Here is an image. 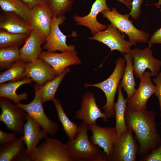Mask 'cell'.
I'll return each mask as SVG.
<instances>
[{
	"label": "cell",
	"mask_w": 161,
	"mask_h": 161,
	"mask_svg": "<svg viewBox=\"0 0 161 161\" xmlns=\"http://www.w3.org/2000/svg\"><path fill=\"white\" fill-rule=\"evenodd\" d=\"M155 111L147 109L134 111L127 106L125 114L126 125L134 133L139 145V158L148 154L161 143L157 129Z\"/></svg>",
	"instance_id": "6da1fadb"
},
{
	"label": "cell",
	"mask_w": 161,
	"mask_h": 161,
	"mask_svg": "<svg viewBox=\"0 0 161 161\" xmlns=\"http://www.w3.org/2000/svg\"><path fill=\"white\" fill-rule=\"evenodd\" d=\"M88 129L87 126L82 122L76 137L65 143L73 161H109L106 154L91 142Z\"/></svg>",
	"instance_id": "7a4b0ae2"
},
{
	"label": "cell",
	"mask_w": 161,
	"mask_h": 161,
	"mask_svg": "<svg viewBox=\"0 0 161 161\" xmlns=\"http://www.w3.org/2000/svg\"><path fill=\"white\" fill-rule=\"evenodd\" d=\"M126 65L124 59L119 58L116 61L115 66L111 75L104 80L95 84L85 83L86 87H95L102 90L106 98V102L101 108L108 118L115 117L114 100Z\"/></svg>",
	"instance_id": "3957f363"
},
{
	"label": "cell",
	"mask_w": 161,
	"mask_h": 161,
	"mask_svg": "<svg viewBox=\"0 0 161 161\" xmlns=\"http://www.w3.org/2000/svg\"><path fill=\"white\" fill-rule=\"evenodd\" d=\"M72 161L66 145L47 137L29 157L28 161Z\"/></svg>",
	"instance_id": "277c9868"
},
{
	"label": "cell",
	"mask_w": 161,
	"mask_h": 161,
	"mask_svg": "<svg viewBox=\"0 0 161 161\" xmlns=\"http://www.w3.org/2000/svg\"><path fill=\"white\" fill-rule=\"evenodd\" d=\"M100 13L111 24L118 29L121 33H125L129 41L136 45L137 42L145 43L148 41L149 34L146 31L138 29L129 19V14H121L116 9L113 8L110 10H104Z\"/></svg>",
	"instance_id": "5b68a950"
},
{
	"label": "cell",
	"mask_w": 161,
	"mask_h": 161,
	"mask_svg": "<svg viewBox=\"0 0 161 161\" xmlns=\"http://www.w3.org/2000/svg\"><path fill=\"white\" fill-rule=\"evenodd\" d=\"M0 106V121L5 124L7 129L17 135H21L23 134L27 113L6 98L1 97Z\"/></svg>",
	"instance_id": "8992f818"
},
{
	"label": "cell",
	"mask_w": 161,
	"mask_h": 161,
	"mask_svg": "<svg viewBox=\"0 0 161 161\" xmlns=\"http://www.w3.org/2000/svg\"><path fill=\"white\" fill-rule=\"evenodd\" d=\"M35 95L34 99L27 104H16L23 109L34 120L38 123L48 134L54 136L59 129L57 123L49 119L46 115L43 103L39 97L37 85L34 86Z\"/></svg>",
	"instance_id": "52a82bcc"
},
{
	"label": "cell",
	"mask_w": 161,
	"mask_h": 161,
	"mask_svg": "<svg viewBox=\"0 0 161 161\" xmlns=\"http://www.w3.org/2000/svg\"><path fill=\"white\" fill-rule=\"evenodd\" d=\"M133 59L134 75L140 79L146 69L150 71L151 76L156 77L160 71L161 61L155 58L149 46L143 49L135 48L129 52Z\"/></svg>",
	"instance_id": "ba28073f"
},
{
	"label": "cell",
	"mask_w": 161,
	"mask_h": 161,
	"mask_svg": "<svg viewBox=\"0 0 161 161\" xmlns=\"http://www.w3.org/2000/svg\"><path fill=\"white\" fill-rule=\"evenodd\" d=\"M132 130L128 128L117 139L113 149L111 161H135L139 146Z\"/></svg>",
	"instance_id": "9c48e42d"
},
{
	"label": "cell",
	"mask_w": 161,
	"mask_h": 161,
	"mask_svg": "<svg viewBox=\"0 0 161 161\" xmlns=\"http://www.w3.org/2000/svg\"><path fill=\"white\" fill-rule=\"evenodd\" d=\"M111 24H108L105 30L95 33L87 38L101 42L106 45L111 51L117 50L122 54L129 52L131 47L136 45L125 40V35Z\"/></svg>",
	"instance_id": "30bf717a"
},
{
	"label": "cell",
	"mask_w": 161,
	"mask_h": 161,
	"mask_svg": "<svg viewBox=\"0 0 161 161\" xmlns=\"http://www.w3.org/2000/svg\"><path fill=\"white\" fill-rule=\"evenodd\" d=\"M149 71L145 72L140 79L139 87L128 100L127 106L134 111H143L146 108L147 102L154 94L156 86L152 83Z\"/></svg>",
	"instance_id": "8fae6325"
},
{
	"label": "cell",
	"mask_w": 161,
	"mask_h": 161,
	"mask_svg": "<svg viewBox=\"0 0 161 161\" xmlns=\"http://www.w3.org/2000/svg\"><path fill=\"white\" fill-rule=\"evenodd\" d=\"M54 15L47 3L38 4L31 9L29 24L32 29L45 41L49 33Z\"/></svg>",
	"instance_id": "7c38bea8"
},
{
	"label": "cell",
	"mask_w": 161,
	"mask_h": 161,
	"mask_svg": "<svg viewBox=\"0 0 161 161\" xmlns=\"http://www.w3.org/2000/svg\"><path fill=\"white\" fill-rule=\"evenodd\" d=\"M64 15L52 17L49 34L43 48L48 52L59 51L61 52L75 50L74 45H68L66 43V36L61 31L59 26L65 20Z\"/></svg>",
	"instance_id": "4fadbf2b"
},
{
	"label": "cell",
	"mask_w": 161,
	"mask_h": 161,
	"mask_svg": "<svg viewBox=\"0 0 161 161\" xmlns=\"http://www.w3.org/2000/svg\"><path fill=\"white\" fill-rule=\"evenodd\" d=\"M87 127L92 132L90 139L91 142L102 148L109 161H111L113 147L118 138L115 128L101 127L97 123Z\"/></svg>",
	"instance_id": "5bb4252c"
},
{
	"label": "cell",
	"mask_w": 161,
	"mask_h": 161,
	"mask_svg": "<svg viewBox=\"0 0 161 161\" xmlns=\"http://www.w3.org/2000/svg\"><path fill=\"white\" fill-rule=\"evenodd\" d=\"M75 118L82 120L87 126L96 123L98 118H102L106 122L108 119L105 113L98 107L95 96L91 92H86L83 95L80 108L76 111Z\"/></svg>",
	"instance_id": "9a60e30c"
},
{
	"label": "cell",
	"mask_w": 161,
	"mask_h": 161,
	"mask_svg": "<svg viewBox=\"0 0 161 161\" xmlns=\"http://www.w3.org/2000/svg\"><path fill=\"white\" fill-rule=\"evenodd\" d=\"M38 58L43 60L51 65L57 75L69 66L80 65L81 63L75 50L60 53L42 51Z\"/></svg>",
	"instance_id": "2e32d148"
},
{
	"label": "cell",
	"mask_w": 161,
	"mask_h": 161,
	"mask_svg": "<svg viewBox=\"0 0 161 161\" xmlns=\"http://www.w3.org/2000/svg\"><path fill=\"white\" fill-rule=\"evenodd\" d=\"M25 75L39 86L44 85L57 75L53 68L43 60L38 58L26 63Z\"/></svg>",
	"instance_id": "e0dca14e"
},
{
	"label": "cell",
	"mask_w": 161,
	"mask_h": 161,
	"mask_svg": "<svg viewBox=\"0 0 161 161\" xmlns=\"http://www.w3.org/2000/svg\"><path fill=\"white\" fill-rule=\"evenodd\" d=\"M110 10L111 9L107 5L106 0H95L92 6L89 14L83 17L74 15L73 18L77 25L87 27L94 35L107 28L106 26L97 21V16L98 14L103 11Z\"/></svg>",
	"instance_id": "ac0fdd59"
},
{
	"label": "cell",
	"mask_w": 161,
	"mask_h": 161,
	"mask_svg": "<svg viewBox=\"0 0 161 161\" xmlns=\"http://www.w3.org/2000/svg\"><path fill=\"white\" fill-rule=\"evenodd\" d=\"M23 134L24 141L26 146V152L28 161L30 155L38 146L39 141L43 138H47L48 134L27 114Z\"/></svg>",
	"instance_id": "d6986e66"
},
{
	"label": "cell",
	"mask_w": 161,
	"mask_h": 161,
	"mask_svg": "<svg viewBox=\"0 0 161 161\" xmlns=\"http://www.w3.org/2000/svg\"><path fill=\"white\" fill-rule=\"evenodd\" d=\"M45 41L35 31L32 30L23 46L19 49L20 59L29 63L38 58L41 46Z\"/></svg>",
	"instance_id": "ffe728a7"
},
{
	"label": "cell",
	"mask_w": 161,
	"mask_h": 161,
	"mask_svg": "<svg viewBox=\"0 0 161 161\" xmlns=\"http://www.w3.org/2000/svg\"><path fill=\"white\" fill-rule=\"evenodd\" d=\"M23 135L16 140L0 144V161H27Z\"/></svg>",
	"instance_id": "44dd1931"
},
{
	"label": "cell",
	"mask_w": 161,
	"mask_h": 161,
	"mask_svg": "<svg viewBox=\"0 0 161 161\" xmlns=\"http://www.w3.org/2000/svg\"><path fill=\"white\" fill-rule=\"evenodd\" d=\"M0 28L20 34L30 33L32 30L29 24L20 16L5 12L0 16Z\"/></svg>",
	"instance_id": "7402d4cb"
},
{
	"label": "cell",
	"mask_w": 161,
	"mask_h": 161,
	"mask_svg": "<svg viewBox=\"0 0 161 161\" xmlns=\"http://www.w3.org/2000/svg\"><path fill=\"white\" fill-rule=\"evenodd\" d=\"M32 80L26 78L23 80L11 81L7 83H1L0 85V97L9 99L17 104L20 101L26 100L28 98V94L24 92L20 94H18L16 91L21 86L26 84H30Z\"/></svg>",
	"instance_id": "603a6c76"
},
{
	"label": "cell",
	"mask_w": 161,
	"mask_h": 161,
	"mask_svg": "<svg viewBox=\"0 0 161 161\" xmlns=\"http://www.w3.org/2000/svg\"><path fill=\"white\" fill-rule=\"evenodd\" d=\"M122 87L119 84L118 87V95L117 101L114 103V108L116 120L114 127L118 137L128 129L125 122V114L127 106L128 100L123 96Z\"/></svg>",
	"instance_id": "cb8c5ba5"
},
{
	"label": "cell",
	"mask_w": 161,
	"mask_h": 161,
	"mask_svg": "<svg viewBox=\"0 0 161 161\" xmlns=\"http://www.w3.org/2000/svg\"><path fill=\"white\" fill-rule=\"evenodd\" d=\"M69 71V69L67 67L55 78L44 85L39 86L37 84L39 97L43 103L47 101H52L55 98V94L59 85Z\"/></svg>",
	"instance_id": "d4e9b609"
},
{
	"label": "cell",
	"mask_w": 161,
	"mask_h": 161,
	"mask_svg": "<svg viewBox=\"0 0 161 161\" xmlns=\"http://www.w3.org/2000/svg\"><path fill=\"white\" fill-rule=\"evenodd\" d=\"M123 56L126 65L120 84L126 92L128 100L136 90L135 88L136 83L134 75L132 58L129 52L123 54Z\"/></svg>",
	"instance_id": "484cf974"
},
{
	"label": "cell",
	"mask_w": 161,
	"mask_h": 161,
	"mask_svg": "<svg viewBox=\"0 0 161 161\" xmlns=\"http://www.w3.org/2000/svg\"><path fill=\"white\" fill-rule=\"evenodd\" d=\"M55 106L58 119L69 140L75 138L78 135L79 125L71 121L66 114L60 101L55 98L52 101Z\"/></svg>",
	"instance_id": "4316f807"
},
{
	"label": "cell",
	"mask_w": 161,
	"mask_h": 161,
	"mask_svg": "<svg viewBox=\"0 0 161 161\" xmlns=\"http://www.w3.org/2000/svg\"><path fill=\"white\" fill-rule=\"evenodd\" d=\"M0 7L4 12L16 14L29 24L31 9L21 0H0Z\"/></svg>",
	"instance_id": "83f0119b"
},
{
	"label": "cell",
	"mask_w": 161,
	"mask_h": 161,
	"mask_svg": "<svg viewBox=\"0 0 161 161\" xmlns=\"http://www.w3.org/2000/svg\"><path fill=\"white\" fill-rule=\"evenodd\" d=\"M26 63L20 59L13 64L0 75V83L7 81H15L26 78L25 75Z\"/></svg>",
	"instance_id": "f1b7e54d"
},
{
	"label": "cell",
	"mask_w": 161,
	"mask_h": 161,
	"mask_svg": "<svg viewBox=\"0 0 161 161\" xmlns=\"http://www.w3.org/2000/svg\"><path fill=\"white\" fill-rule=\"evenodd\" d=\"M30 33H13L0 29V48L11 47H19L25 42Z\"/></svg>",
	"instance_id": "f546056e"
},
{
	"label": "cell",
	"mask_w": 161,
	"mask_h": 161,
	"mask_svg": "<svg viewBox=\"0 0 161 161\" xmlns=\"http://www.w3.org/2000/svg\"><path fill=\"white\" fill-rule=\"evenodd\" d=\"M20 59V54L18 47L0 48L1 70L8 68L13 64Z\"/></svg>",
	"instance_id": "4dcf8cb0"
},
{
	"label": "cell",
	"mask_w": 161,
	"mask_h": 161,
	"mask_svg": "<svg viewBox=\"0 0 161 161\" xmlns=\"http://www.w3.org/2000/svg\"><path fill=\"white\" fill-rule=\"evenodd\" d=\"M75 0H47L54 16L59 17L64 14L72 8Z\"/></svg>",
	"instance_id": "1f68e13d"
},
{
	"label": "cell",
	"mask_w": 161,
	"mask_h": 161,
	"mask_svg": "<svg viewBox=\"0 0 161 161\" xmlns=\"http://www.w3.org/2000/svg\"><path fill=\"white\" fill-rule=\"evenodd\" d=\"M140 161H161V143L146 156L139 159Z\"/></svg>",
	"instance_id": "d6a6232c"
},
{
	"label": "cell",
	"mask_w": 161,
	"mask_h": 161,
	"mask_svg": "<svg viewBox=\"0 0 161 161\" xmlns=\"http://www.w3.org/2000/svg\"><path fill=\"white\" fill-rule=\"evenodd\" d=\"M144 0H133L131 3V7L129 15L132 19L136 20L139 18L141 13L140 7Z\"/></svg>",
	"instance_id": "836d02e7"
},
{
	"label": "cell",
	"mask_w": 161,
	"mask_h": 161,
	"mask_svg": "<svg viewBox=\"0 0 161 161\" xmlns=\"http://www.w3.org/2000/svg\"><path fill=\"white\" fill-rule=\"evenodd\" d=\"M155 84L156 91L154 94L157 97L159 104V109L161 116V72H159L156 76L152 79Z\"/></svg>",
	"instance_id": "e575fe53"
},
{
	"label": "cell",
	"mask_w": 161,
	"mask_h": 161,
	"mask_svg": "<svg viewBox=\"0 0 161 161\" xmlns=\"http://www.w3.org/2000/svg\"><path fill=\"white\" fill-rule=\"evenodd\" d=\"M14 132H5L0 130V144H2L14 141L17 139Z\"/></svg>",
	"instance_id": "d590c367"
},
{
	"label": "cell",
	"mask_w": 161,
	"mask_h": 161,
	"mask_svg": "<svg viewBox=\"0 0 161 161\" xmlns=\"http://www.w3.org/2000/svg\"><path fill=\"white\" fill-rule=\"evenodd\" d=\"M149 46L156 44H161V27L156 30L151 36L148 40Z\"/></svg>",
	"instance_id": "8d00e7d4"
},
{
	"label": "cell",
	"mask_w": 161,
	"mask_h": 161,
	"mask_svg": "<svg viewBox=\"0 0 161 161\" xmlns=\"http://www.w3.org/2000/svg\"><path fill=\"white\" fill-rule=\"evenodd\" d=\"M30 9L41 4L47 3V0H21Z\"/></svg>",
	"instance_id": "74e56055"
},
{
	"label": "cell",
	"mask_w": 161,
	"mask_h": 161,
	"mask_svg": "<svg viewBox=\"0 0 161 161\" xmlns=\"http://www.w3.org/2000/svg\"><path fill=\"white\" fill-rule=\"evenodd\" d=\"M120 3L125 5L126 6L129 10H131V4L126 2L124 0H117Z\"/></svg>",
	"instance_id": "f35d334b"
},
{
	"label": "cell",
	"mask_w": 161,
	"mask_h": 161,
	"mask_svg": "<svg viewBox=\"0 0 161 161\" xmlns=\"http://www.w3.org/2000/svg\"><path fill=\"white\" fill-rule=\"evenodd\" d=\"M152 5H154L157 8L160 9L161 0H159L158 1L157 3H155Z\"/></svg>",
	"instance_id": "ab89813d"
},
{
	"label": "cell",
	"mask_w": 161,
	"mask_h": 161,
	"mask_svg": "<svg viewBox=\"0 0 161 161\" xmlns=\"http://www.w3.org/2000/svg\"><path fill=\"white\" fill-rule=\"evenodd\" d=\"M126 2L129 4H131L132 0H124Z\"/></svg>",
	"instance_id": "60d3db41"
}]
</instances>
